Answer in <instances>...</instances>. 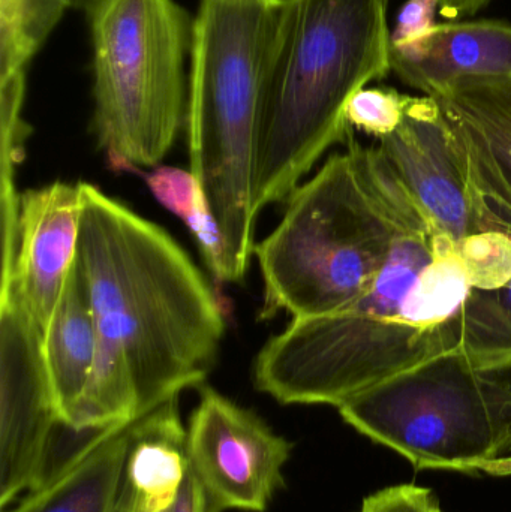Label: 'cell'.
<instances>
[{
    "mask_svg": "<svg viewBox=\"0 0 511 512\" xmlns=\"http://www.w3.org/2000/svg\"><path fill=\"white\" fill-rule=\"evenodd\" d=\"M511 370V312L468 279L458 245L411 198L392 252L344 309L291 319L254 361V384L281 405L339 408L444 355Z\"/></svg>",
    "mask_w": 511,
    "mask_h": 512,
    "instance_id": "1",
    "label": "cell"
},
{
    "mask_svg": "<svg viewBox=\"0 0 511 512\" xmlns=\"http://www.w3.org/2000/svg\"><path fill=\"white\" fill-rule=\"evenodd\" d=\"M81 191L78 259L98 349L75 430L99 432L203 384L227 324L215 289L164 228L92 183Z\"/></svg>",
    "mask_w": 511,
    "mask_h": 512,
    "instance_id": "2",
    "label": "cell"
},
{
    "mask_svg": "<svg viewBox=\"0 0 511 512\" xmlns=\"http://www.w3.org/2000/svg\"><path fill=\"white\" fill-rule=\"evenodd\" d=\"M389 3L282 0L258 108V215L287 203L321 156L350 134L351 98L392 72Z\"/></svg>",
    "mask_w": 511,
    "mask_h": 512,
    "instance_id": "3",
    "label": "cell"
},
{
    "mask_svg": "<svg viewBox=\"0 0 511 512\" xmlns=\"http://www.w3.org/2000/svg\"><path fill=\"white\" fill-rule=\"evenodd\" d=\"M410 200L378 147L354 138L287 200L278 227L255 245L261 319L329 315L372 285Z\"/></svg>",
    "mask_w": 511,
    "mask_h": 512,
    "instance_id": "4",
    "label": "cell"
},
{
    "mask_svg": "<svg viewBox=\"0 0 511 512\" xmlns=\"http://www.w3.org/2000/svg\"><path fill=\"white\" fill-rule=\"evenodd\" d=\"M282 0H200L186 102L189 170L209 198L231 283L255 252L254 155L261 87Z\"/></svg>",
    "mask_w": 511,
    "mask_h": 512,
    "instance_id": "5",
    "label": "cell"
},
{
    "mask_svg": "<svg viewBox=\"0 0 511 512\" xmlns=\"http://www.w3.org/2000/svg\"><path fill=\"white\" fill-rule=\"evenodd\" d=\"M87 17L98 147L117 170L159 167L185 126L192 21L174 0H102Z\"/></svg>",
    "mask_w": 511,
    "mask_h": 512,
    "instance_id": "6",
    "label": "cell"
},
{
    "mask_svg": "<svg viewBox=\"0 0 511 512\" xmlns=\"http://www.w3.org/2000/svg\"><path fill=\"white\" fill-rule=\"evenodd\" d=\"M509 370L444 355L339 406L342 420L416 469L477 474L511 454Z\"/></svg>",
    "mask_w": 511,
    "mask_h": 512,
    "instance_id": "7",
    "label": "cell"
},
{
    "mask_svg": "<svg viewBox=\"0 0 511 512\" xmlns=\"http://www.w3.org/2000/svg\"><path fill=\"white\" fill-rule=\"evenodd\" d=\"M189 466L221 511L264 512L284 486L291 444L255 412L203 387L186 429Z\"/></svg>",
    "mask_w": 511,
    "mask_h": 512,
    "instance_id": "8",
    "label": "cell"
},
{
    "mask_svg": "<svg viewBox=\"0 0 511 512\" xmlns=\"http://www.w3.org/2000/svg\"><path fill=\"white\" fill-rule=\"evenodd\" d=\"M0 505L38 489L53 469L51 447L62 427L42 358V333L20 307L2 301Z\"/></svg>",
    "mask_w": 511,
    "mask_h": 512,
    "instance_id": "9",
    "label": "cell"
},
{
    "mask_svg": "<svg viewBox=\"0 0 511 512\" xmlns=\"http://www.w3.org/2000/svg\"><path fill=\"white\" fill-rule=\"evenodd\" d=\"M377 147L411 198L456 245L486 231V201L434 98L408 96L401 125Z\"/></svg>",
    "mask_w": 511,
    "mask_h": 512,
    "instance_id": "10",
    "label": "cell"
},
{
    "mask_svg": "<svg viewBox=\"0 0 511 512\" xmlns=\"http://www.w3.org/2000/svg\"><path fill=\"white\" fill-rule=\"evenodd\" d=\"M81 182H54L17 198L14 240L5 248L2 297L44 334L80 246Z\"/></svg>",
    "mask_w": 511,
    "mask_h": 512,
    "instance_id": "11",
    "label": "cell"
},
{
    "mask_svg": "<svg viewBox=\"0 0 511 512\" xmlns=\"http://www.w3.org/2000/svg\"><path fill=\"white\" fill-rule=\"evenodd\" d=\"M477 194L511 221V74L465 77L431 96Z\"/></svg>",
    "mask_w": 511,
    "mask_h": 512,
    "instance_id": "12",
    "label": "cell"
},
{
    "mask_svg": "<svg viewBox=\"0 0 511 512\" xmlns=\"http://www.w3.org/2000/svg\"><path fill=\"white\" fill-rule=\"evenodd\" d=\"M390 69L425 96L438 95L461 78L511 74V24H432L411 38L392 41Z\"/></svg>",
    "mask_w": 511,
    "mask_h": 512,
    "instance_id": "13",
    "label": "cell"
},
{
    "mask_svg": "<svg viewBox=\"0 0 511 512\" xmlns=\"http://www.w3.org/2000/svg\"><path fill=\"white\" fill-rule=\"evenodd\" d=\"M98 349L95 312L80 259H75L62 294L42 334V358L57 417L75 432L78 412Z\"/></svg>",
    "mask_w": 511,
    "mask_h": 512,
    "instance_id": "14",
    "label": "cell"
},
{
    "mask_svg": "<svg viewBox=\"0 0 511 512\" xmlns=\"http://www.w3.org/2000/svg\"><path fill=\"white\" fill-rule=\"evenodd\" d=\"M132 423L96 432L9 512H116Z\"/></svg>",
    "mask_w": 511,
    "mask_h": 512,
    "instance_id": "15",
    "label": "cell"
},
{
    "mask_svg": "<svg viewBox=\"0 0 511 512\" xmlns=\"http://www.w3.org/2000/svg\"><path fill=\"white\" fill-rule=\"evenodd\" d=\"M186 429L179 397L132 421L119 505L138 512H165L176 504L188 477Z\"/></svg>",
    "mask_w": 511,
    "mask_h": 512,
    "instance_id": "16",
    "label": "cell"
},
{
    "mask_svg": "<svg viewBox=\"0 0 511 512\" xmlns=\"http://www.w3.org/2000/svg\"><path fill=\"white\" fill-rule=\"evenodd\" d=\"M146 183L156 201L194 236L213 280L219 285L231 283L224 236L197 176L191 170L159 165L147 174Z\"/></svg>",
    "mask_w": 511,
    "mask_h": 512,
    "instance_id": "17",
    "label": "cell"
},
{
    "mask_svg": "<svg viewBox=\"0 0 511 512\" xmlns=\"http://www.w3.org/2000/svg\"><path fill=\"white\" fill-rule=\"evenodd\" d=\"M69 8L68 0H0V80L24 74Z\"/></svg>",
    "mask_w": 511,
    "mask_h": 512,
    "instance_id": "18",
    "label": "cell"
},
{
    "mask_svg": "<svg viewBox=\"0 0 511 512\" xmlns=\"http://www.w3.org/2000/svg\"><path fill=\"white\" fill-rule=\"evenodd\" d=\"M474 288L497 292L511 282V236L497 228L465 239L458 246Z\"/></svg>",
    "mask_w": 511,
    "mask_h": 512,
    "instance_id": "19",
    "label": "cell"
},
{
    "mask_svg": "<svg viewBox=\"0 0 511 512\" xmlns=\"http://www.w3.org/2000/svg\"><path fill=\"white\" fill-rule=\"evenodd\" d=\"M407 101L408 96L398 90L365 87L348 102L345 119L350 128L360 129L380 140L401 125Z\"/></svg>",
    "mask_w": 511,
    "mask_h": 512,
    "instance_id": "20",
    "label": "cell"
},
{
    "mask_svg": "<svg viewBox=\"0 0 511 512\" xmlns=\"http://www.w3.org/2000/svg\"><path fill=\"white\" fill-rule=\"evenodd\" d=\"M440 502L426 487L399 484L372 493L359 512H432Z\"/></svg>",
    "mask_w": 511,
    "mask_h": 512,
    "instance_id": "21",
    "label": "cell"
},
{
    "mask_svg": "<svg viewBox=\"0 0 511 512\" xmlns=\"http://www.w3.org/2000/svg\"><path fill=\"white\" fill-rule=\"evenodd\" d=\"M440 11V0H410L399 15L392 41H402L423 32L434 23L435 12Z\"/></svg>",
    "mask_w": 511,
    "mask_h": 512,
    "instance_id": "22",
    "label": "cell"
},
{
    "mask_svg": "<svg viewBox=\"0 0 511 512\" xmlns=\"http://www.w3.org/2000/svg\"><path fill=\"white\" fill-rule=\"evenodd\" d=\"M116 512H138L131 510V508L123 507L117 504ZM165 512H222L213 504L212 499L207 495L204 487L201 486L200 481L195 477L194 472L189 469L188 477H186L185 484L180 490L179 498L176 504Z\"/></svg>",
    "mask_w": 511,
    "mask_h": 512,
    "instance_id": "23",
    "label": "cell"
},
{
    "mask_svg": "<svg viewBox=\"0 0 511 512\" xmlns=\"http://www.w3.org/2000/svg\"><path fill=\"white\" fill-rule=\"evenodd\" d=\"M489 2L491 0H440V11L447 17H464L476 14Z\"/></svg>",
    "mask_w": 511,
    "mask_h": 512,
    "instance_id": "24",
    "label": "cell"
},
{
    "mask_svg": "<svg viewBox=\"0 0 511 512\" xmlns=\"http://www.w3.org/2000/svg\"><path fill=\"white\" fill-rule=\"evenodd\" d=\"M479 472L491 475V477H511V454L485 463V465L480 466Z\"/></svg>",
    "mask_w": 511,
    "mask_h": 512,
    "instance_id": "25",
    "label": "cell"
},
{
    "mask_svg": "<svg viewBox=\"0 0 511 512\" xmlns=\"http://www.w3.org/2000/svg\"><path fill=\"white\" fill-rule=\"evenodd\" d=\"M486 222H488L489 228H497V230L504 231V233L510 234L511 236V221L503 218V216L497 215L491 207H489L488 212H486Z\"/></svg>",
    "mask_w": 511,
    "mask_h": 512,
    "instance_id": "26",
    "label": "cell"
},
{
    "mask_svg": "<svg viewBox=\"0 0 511 512\" xmlns=\"http://www.w3.org/2000/svg\"><path fill=\"white\" fill-rule=\"evenodd\" d=\"M101 2L102 0H68L71 8L86 12V15H89Z\"/></svg>",
    "mask_w": 511,
    "mask_h": 512,
    "instance_id": "27",
    "label": "cell"
},
{
    "mask_svg": "<svg viewBox=\"0 0 511 512\" xmlns=\"http://www.w3.org/2000/svg\"><path fill=\"white\" fill-rule=\"evenodd\" d=\"M432 512H444V511L441 510L440 504H438L437 507H435L434 511H432Z\"/></svg>",
    "mask_w": 511,
    "mask_h": 512,
    "instance_id": "28",
    "label": "cell"
}]
</instances>
